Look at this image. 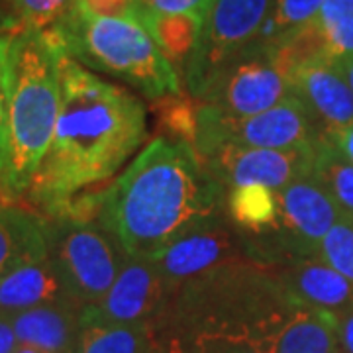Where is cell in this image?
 Listing matches in <instances>:
<instances>
[{
    "label": "cell",
    "instance_id": "7c38bea8",
    "mask_svg": "<svg viewBox=\"0 0 353 353\" xmlns=\"http://www.w3.org/2000/svg\"><path fill=\"white\" fill-rule=\"evenodd\" d=\"M314 150L316 145L292 150L222 145L201 161L226 190L245 185L281 190L299 179L310 176Z\"/></svg>",
    "mask_w": 353,
    "mask_h": 353
},
{
    "label": "cell",
    "instance_id": "1f68e13d",
    "mask_svg": "<svg viewBox=\"0 0 353 353\" xmlns=\"http://www.w3.org/2000/svg\"><path fill=\"white\" fill-rule=\"evenodd\" d=\"M338 350L353 353V310L338 316Z\"/></svg>",
    "mask_w": 353,
    "mask_h": 353
},
{
    "label": "cell",
    "instance_id": "8992f818",
    "mask_svg": "<svg viewBox=\"0 0 353 353\" xmlns=\"http://www.w3.org/2000/svg\"><path fill=\"white\" fill-rule=\"evenodd\" d=\"M320 141L310 116L301 101L290 94L277 106L253 116H226L196 101V136L192 150L206 157L222 145L292 150L314 148Z\"/></svg>",
    "mask_w": 353,
    "mask_h": 353
},
{
    "label": "cell",
    "instance_id": "4fadbf2b",
    "mask_svg": "<svg viewBox=\"0 0 353 353\" xmlns=\"http://www.w3.org/2000/svg\"><path fill=\"white\" fill-rule=\"evenodd\" d=\"M292 97L306 108L320 139L332 138L353 124V92L340 63L320 57L301 65L289 77Z\"/></svg>",
    "mask_w": 353,
    "mask_h": 353
},
{
    "label": "cell",
    "instance_id": "603a6c76",
    "mask_svg": "<svg viewBox=\"0 0 353 353\" xmlns=\"http://www.w3.org/2000/svg\"><path fill=\"white\" fill-rule=\"evenodd\" d=\"M316 26L332 61L341 65L353 57V0H324Z\"/></svg>",
    "mask_w": 353,
    "mask_h": 353
},
{
    "label": "cell",
    "instance_id": "8fae6325",
    "mask_svg": "<svg viewBox=\"0 0 353 353\" xmlns=\"http://www.w3.org/2000/svg\"><path fill=\"white\" fill-rule=\"evenodd\" d=\"M173 301V292L150 259L128 261L110 290L81 312V324L150 326Z\"/></svg>",
    "mask_w": 353,
    "mask_h": 353
},
{
    "label": "cell",
    "instance_id": "e0dca14e",
    "mask_svg": "<svg viewBox=\"0 0 353 353\" xmlns=\"http://www.w3.org/2000/svg\"><path fill=\"white\" fill-rule=\"evenodd\" d=\"M83 308L71 303L43 304L10 318L20 345L41 353H77Z\"/></svg>",
    "mask_w": 353,
    "mask_h": 353
},
{
    "label": "cell",
    "instance_id": "7402d4cb",
    "mask_svg": "<svg viewBox=\"0 0 353 353\" xmlns=\"http://www.w3.org/2000/svg\"><path fill=\"white\" fill-rule=\"evenodd\" d=\"M77 353H152L150 330L124 324H83Z\"/></svg>",
    "mask_w": 353,
    "mask_h": 353
},
{
    "label": "cell",
    "instance_id": "277c9868",
    "mask_svg": "<svg viewBox=\"0 0 353 353\" xmlns=\"http://www.w3.org/2000/svg\"><path fill=\"white\" fill-rule=\"evenodd\" d=\"M69 57L102 73L120 77L150 101L181 94L175 67L136 18H102L79 4L50 28Z\"/></svg>",
    "mask_w": 353,
    "mask_h": 353
},
{
    "label": "cell",
    "instance_id": "5b68a950",
    "mask_svg": "<svg viewBox=\"0 0 353 353\" xmlns=\"http://www.w3.org/2000/svg\"><path fill=\"white\" fill-rule=\"evenodd\" d=\"M48 253L81 308L99 303L128 261L99 220L51 218Z\"/></svg>",
    "mask_w": 353,
    "mask_h": 353
},
{
    "label": "cell",
    "instance_id": "30bf717a",
    "mask_svg": "<svg viewBox=\"0 0 353 353\" xmlns=\"http://www.w3.org/2000/svg\"><path fill=\"white\" fill-rule=\"evenodd\" d=\"M271 6L273 0H214L204 20L199 51L187 71L192 97L216 67L259 39Z\"/></svg>",
    "mask_w": 353,
    "mask_h": 353
},
{
    "label": "cell",
    "instance_id": "7a4b0ae2",
    "mask_svg": "<svg viewBox=\"0 0 353 353\" xmlns=\"http://www.w3.org/2000/svg\"><path fill=\"white\" fill-rule=\"evenodd\" d=\"M224 201L226 189L192 145L155 138L104 189L97 220L128 257L153 259L189 230L224 212Z\"/></svg>",
    "mask_w": 353,
    "mask_h": 353
},
{
    "label": "cell",
    "instance_id": "6da1fadb",
    "mask_svg": "<svg viewBox=\"0 0 353 353\" xmlns=\"http://www.w3.org/2000/svg\"><path fill=\"white\" fill-rule=\"evenodd\" d=\"M143 139V104L65 53L57 124L28 194L51 218H65L81 199L101 192L92 189L110 181Z\"/></svg>",
    "mask_w": 353,
    "mask_h": 353
},
{
    "label": "cell",
    "instance_id": "4316f807",
    "mask_svg": "<svg viewBox=\"0 0 353 353\" xmlns=\"http://www.w3.org/2000/svg\"><path fill=\"white\" fill-rule=\"evenodd\" d=\"M77 0H10L22 30H50L61 22Z\"/></svg>",
    "mask_w": 353,
    "mask_h": 353
},
{
    "label": "cell",
    "instance_id": "ac0fdd59",
    "mask_svg": "<svg viewBox=\"0 0 353 353\" xmlns=\"http://www.w3.org/2000/svg\"><path fill=\"white\" fill-rule=\"evenodd\" d=\"M136 16L150 32L165 59L175 67L176 75H187L201 46L204 18L192 14H157L141 4Z\"/></svg>",
    "mask_w": 353,
    "mask_h": 353
},
{
    "label": "cell",
    "instance_id": "2e32d148",
    "mask_svg": "<svg viewBox=\"0 0 353 353\" xmlns=\"http://www.w3.org/2000/svg\"><path fill=\"white\" fill-rule=\"evenodd\" d=\"M77 304L50 253L0 277V316L12 318L43 304ZM79 306V304H77Z\"/></svg>",
    "mask_w": 353,
    "mask_h": 353
},
{
    "label": "cell",
    "instance_id": "f1b7e54d",
    "mask_svg": "<svg viewBox=\"0 0 353 353\" xmlns=\"http://www.w3.org/2000/svg\"><path fill=\"white\" fill-rule=\"evenodd\" d=\"M10 50L12 36H0V185L8 150V104H10Z\"/></svg>",
    "mask_w": 353,
    "mask_h": 353
},
{
    "label": "cell",
    "instance_id": "f546056e",
    "mask_svg": "<svg viewBox=\"0 0 353 353\" xmlns=\"http://www.w3.org/2000/svg\"><path fill=\"white\" fill-rule=\"evenodd\" d=\"M139 4L157 14H192L206 20L214 0H139Z\"/></svg>",
    "mask_w": 353,
    "mask_h": 353
},
{
    "label": "cell",
    "instance_id": "484cf974",
    "mask_svg": "<svg viewBox=\"0 0 353 353\" xmlns=\"http://www.w3.org/2000/svg\"><path fill=\"white\" fill-rule=\"evenodd\" d=\"M157 102L159 126L171 136V141L194 143L196 136V101H189L181 94L165 97Z\"/></svg>",
    "mask_w": 353,
    "mask_h": 353
},
{
    "label": "cell",
    "instance_id": "5bb4252c",
    "mask_svg": "<svg viewBox=\"0 0 353 353\" xmlns=\"http://www.w3.org/2000/svg\"><path fill=\"white\" fill-rule=\"evenodd\" d=\"M290 303L334 316L353 310V281L343 277L316 255L289 257L265 265Z\"/></svg>",
    "mask_w": 353,
    "mask_h": 353
},
{
    "label": "cell",
    "instance_id": "e575fe53",
    "mask_svg": "<svg viewBox=\"0 0 353 353\" xmlns=\"http://www.w3.org/2000/svg\"><path fill=\"white\" fill-rule=\"evenodd\" d=\"M341 69H343L345 81H347V85H350V88H352L353 92V57H350L347 61H343V63H341Z\"/></svg>",
    "mask_w": 353,
    "mask_h": 353
},
{
    "label": "cell",
    "instance_id": "ba28073f",
    "mask_svg": "<svg viewBox=\"0 0 353 353\" xmlns=\"http://www.w3.org/2000/svg\"><path fill=\"white\" fill-rule=\"evenodd\" d=\"M289 79L273 61L267 46L255 41L232 55L192 97L226 116H253L289 99Z\"/></svg>",
    "mask_w": 353,
    "mask_h": 353
},
{
    "label": "cell",
    "instance_id": "8d00e7d4",
    "mask_svg": "<svg viewBox=\"0 0 353 353\" xmlns=\"http://www.w3.org/2000/svg\"><path fill=\"white\" fill-rule=\"evenodd\" d=\"M336 353H341V352H340V350H338V352H336Z\"/></svg>",
    "mask_w": 353,
    "mask_h": 353
},
{
    "label": "cell",
    "instance_id": "52a82bcc",
    "mask_svg": "<svg viewBox=\"0 0 353 353\" xmlns=\"http://www.w3.org/2000/svg\"><path fill=\"white\" fill-rule=\"evenodd\" d=\"M277 218L261 232H243L253 257L263 265L314 255L320 240L341 218L340 208L312 176L275 190Z\"/></svg>",
    "mask_w": 353,
    "mask_h": 353
},
{
    "label": "cell",
    "instance_id": "d590c367",
    "mask_svg": "<svg viewBox=\"0 0 353 353\" xmlns=\"http://www.w3.org/2000/svg\"><path fill=\"white\" fill-rule=\"evenodd\" d=\"M14 353H41L38 350H34V347H28V345H18L16 347V352Z\"/></svg>",
    "mask_w": 353,
    "mask_h": 353
},
{
    "label": "cell",
    "instance_id": "83f0119b",
    "mask_svg": "<svg viewBox=\"0 0 353 353\" xmlns=\"http://www.w3.org/2000/svg\"><path fill=\"white\" fill-rule=\"evenodd\" d=\"M194 353H267V350L245 332H201L194 336Z\"/></svg>",
    "mask_w": 353,
    "mask_h": 353
},
{
    "label": "cell",
    "instance_id": "44dd1931",
    "mask_svg": "<svg viewBox=\"0 0 353 353\" xmlns=\"http://www.w3.org/2000/svg\"><path fill=\"white\" fill-rule=\"evenodd\" d=\"M228 218L243 232H261L277 218V194L261 185H245L226 190Z\"/></svg>",
    "mask_w": 353,
    "mask_h": 353
},
{
    "label": "cell",
    "instance_id": "d6a6232c",
    "mask_svg": "<svg viewBox=\"0 0 353 353\" xmlns=\"http://www.w3.org/2000/svg\"><path fill=\"white\" fill-rule=\"evenodd\" d=\"M324 141H330L350 163H353V124L338 132V134H334L332 138L324 139Z\"/></svg>",
    "mask_w": 353,
    "mask_h": 353
},
{
    "label": "cell",
    "instance_id": "d6986e66",
    "mask_svg": "<svg viewBox=\"0 0 353 353\" xmlns=\"http://www.w3.org/2000/svg\"><path fill=\"white\" fill-rule=\"evenodd\" d=\"M48 255V220L22 208L0 206V277Z\"/></svg>",
    "mask_w": 353,
    "mask_h": 353
},
{
    "label": "cell",
    "instance_id": "836d02e7",
    "mask_svg": "<svg viewBox=\"0 0 353 353\" xmlns=\"http://www.w3.org/2000/svg\"><path fill=\"white\" fill-rule=\"evenodd\" d=\"M20 343L16 340L10 318L0 316V353H14Z\"/></svg>",
    "mask_w": 353,
    "mask_h": 353
},
{
    "label": "cell",
    "instance_id": "d4e9b609",
    "mask_svg": "<svg viewBox=\"0 0 353 353\" xmlns=\"http://www.w3.org/2000/svg\"><path fill=\"white\" fill-rule=\"evenodd\" d=\"M318 259L353 281V216L341 218L320 240L314 253Z\"/></svg>",
    "mask_w": 353,
    "mask_h": 353
},
{
    "label": "cell",
    "instance_id": "cb8c5ba5",
    "mask_svg": "<svg viewBox=\"0 0 353 353\" xmlns=\"http://www.w3.org/2000/svg\"><path fill=\"white\" fill-rule=\"evenodd\" d=\"M322 4L324 0H273L269 18L257 41L271 43L312 24L320 14Z\"/></svg>",
    "mask_w": 353,
    "mask_h": 353
},
{
    "label": "cell",
    "instance_id": "9c48e42d",
    "mask_svg": "<svg viewBox=\"0 0 353 353\" xmlns=\"http://www.w3.org/2000/svg\"><path fill=\"white\" fill-rule=\"evenodd\" d=\"M243 259H255L248 236L224 210L176 238L150 261L157 267L175 299L183 287Z\"/></svg>",
    "mask_w": 353,
    "mask_h": 353
},
{
    "label": "cell",
    "instance_id": "4dcf8cb0",
    "mask_svg": "<svg viewBox=\"0 0 353 353\" xmlns=\"http://www.w3.org/2000/svg\"><path fill=\"white\" fill-rule=\"evenodd\" d=\"M88 14L102 18H136L139 0H77Z\"/></svg>",
    "mask_w": 353,
    "mask_h": 353
},
{
    "label": "cell",
    "instance_id": "ffe728a7",
    "mask_svg": "<svg viewBox=\"0 0 353 353\" xmlns=\"http://www.w3.org/2000/svg\"><path fill=\"white\" fill-rule=\"evenodd\" d=\"M310 176L336 202L341 214L353 216V163H350L330 141L316 143Z\"/></svg>",
    "mask_w": 353,
    "mask_h": 353
},
{
    "label": "cell",
    "instance_id": "9a60e30c",
    "mask_svg": "<svg viewBox=\"0 0 353 353\" xmlns=\"http://www.w3.org/2000/svg\"><path fill=\"white\" fill-rule=\"evenodd\" d=\"M257 340L267 353H336L338 316L292 304Z\"/></svg>",
    "mask_w": 353,
    "mask_h": 353
},
{
    "label": "cell",
    "instance_id": "3957f363",
    "mask_svg": "<svg viewBox=\"0 0 353 353\" xmlns=\"http://www.w3.org/2000/svg\"><path fill=\"white\" fill-rule=\"evenodd\" d=\"M65 53L51 30H20L12 36L8 150L0 185L8 196L28 192L50 150L61 104Z\"/></svg>",
    "mask_w": 353,
    "mask_h": 353
}]
</instances>
